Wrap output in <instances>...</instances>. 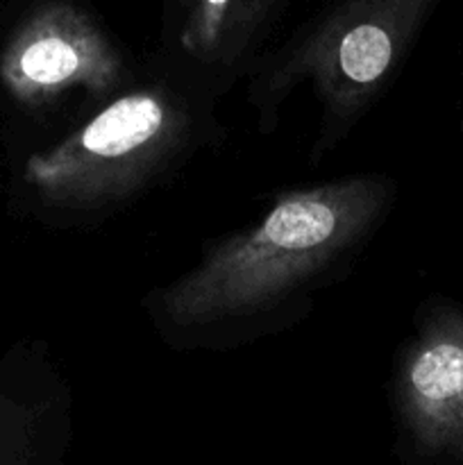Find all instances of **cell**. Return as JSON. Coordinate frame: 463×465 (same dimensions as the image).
I'll return each instance as SVG.
<instances>
[{
  "label": "cell",
  "mask_w": 463,
  "mask_h": 465,
  "mask_svg": "<svg viewBox=\"0 0 463 465\" xmlns=\"http://www.w3.org/2000/svg\"><path fill=\"white\" fill-rule=\"evenodd\" d=\"M261 16L263 0H191L180 32L182 53L212 71L234 66Z\"/></svg>",
  "instance_id": "cell-6"
},
{
  "label": "cell",
  "mask_w": 463,
  "mask_h": 465,
  "mask_svg": "<svg viewBox=\"0 0 463 465\" xmlns=\"http://www.w3.org/2000/svg\"><path fill=\"white\" fill-rule=\"evenodd\" d=\"M134 82L121 45L98 18L71 0H45L21 18L0 50V84L25 109L71 98L95 107Z\"/></svg>",
  "instance_id": "cell-4"
},
{
  "label": "cell",
  "mask_w": 463,
  "mask_h": 465,
  "mask_svg": "<svg viewBox=\"0 0 463 465\" xmlns=\"http://www.w3.org/2000/svg\"><path fill=\"white\" fill-rule=\"evenodd\" d=\"M180 3H182V5H186V7H189V3H191V0H180Z\"/></svg>",
  "instance_id": "cell-8"
},
{
  "label": "cell",
  "mask_w": 463,
  "mask_h": 465,
  "mask_svg": "<svg viewBox=\"0 0 463 465\" xmlns=\"http://www.w3.org/2000/svg\"><path fill=\"white\" fill-rule=\"evenodd\" d=\"M395 200L384 175H352L281 191L243 230L154 289L143 307L175 348H232L304 316L377 234Z\"/></svg>",
  "instance_id": "cell-1"
},
{
  "label": "cell",
  "mask_w": 463,
  "mask_h": 465,
  "mask_svg": "<svg viewBox=\"0 0 463 465\" xmlns=\"http://www.w3.org/2000/svg\"><path fill=\"white\" fill-rule=\"evenodd\" d=\"M438 0H336L307 30L261 59L250 103L268 130L280 104L309 84L320 103V162L393 82Z\"/></svg>",
  "instance_id": "cell-3"
},
{
  "label": "cell",
  "mask_w": 463,
  "mask_h": 465,
  "mask_svg": "<svg viewBox=\"0 0 463 465\" xmlns=\"http://www.w3.org/2000/svg\"><path fill=\"white\" fill-rule=\"evenodd\" d=\"M64 398H32L0 389V465L57 461L66 445Z\"/></svg>",
  "instance_id": "cell-7"
},
{
  "label": "cell",
  "mask_w": 463,
  "mask_h": 465,
  "mask_svg": "<svg viewBox=\"0 0 463 465\" xmlns=\"http://www.w3.org/2000/svg\"><path fill=\"white\" fill-rule=\"evenodd\" d=\"M202 116L166 82H132L50 148L30 154L23 182L54 216L95 221L139 198L195 150Z\"/></svg>",
  "instance_id": "cell-2"
},
{
  "label": "cell",
  "mask_w": 463,
  "mask_h": 465,
  "mask_svg": "<svg viewBox=\"0 0 463 465\" xmlns=\"http://www.w3.org/2000/svg\"><path fill=\"white\" fill-rule=\"evenodd\" d=\"M399 448L420 461L463 465V307L429 300L390 375Z\"/></svg>",
  "instance_id": "cell-5"
}]
</instances>
